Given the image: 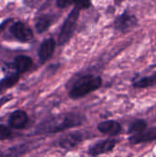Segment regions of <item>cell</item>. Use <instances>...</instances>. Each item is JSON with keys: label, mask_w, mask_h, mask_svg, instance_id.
I'll use <instances>...</instances> for the list:
<instances>
[{"label": "cell", "mask_w": 156, "mask_h": 157, "mask_svg": "<svg viewBox=\"0 0 156 157\" xmlns=\"http://www.w3.org/2000/svg\"><path fill=\"white\" fill-rule=\"evenodd\" d=\"M29 123V116L26 111L22 109H17L13 111L8 118V124L10 128L15 130L24 129Z\"/></svg>", "instance_id": "ba28073f"}, {"label": "cell", "mask_w": 156, "mask_h": 157, "mask_svg": "<svg viewBox=\"0 0 156 157\" xmlns=\"http://www.w3.org/2000/svg\"><path fill=\"white\" fill-rule=\"evenodd\" d=\"M130 142L133 144H141V143H150L153 141H156V127L145 130L143 132L131 135L130 137Z\"/></svg>", "instance_id": "4fadbf2b"}, {"label": "cell", "mask_w": 156, "mask_h": 157, "mask_svg": "<svg viewBox=\"0 0 156 157\" xmlns=\"http://www.w3.org/2000/svg\"><path fill=\"white\" fill-rule=\"evenodd\" d=\"M11 21H13V19H11V18H7V19L3 20V21L0 23V34L2 33V31L6 28V26H7Z\"/></svg>", "instance_id": "7402d4cb"}, {"label": "cell", "mask_w": 156, "mask_h": 157, "mask_svg": "<svg viewBox=\"0 0 156 157\" xmlns=\"http://www.w3.org/2000/svg\"><path fill=\"white\" fill-rule=\"evenodd\" d=\"M86 117L78 113H63L51 116L42 121L35 129V134H51L63 132L67 129L82 125Z\"/></svg>", "instance_id": "6da1fadb"}, {"label": "cell", "mask_w": 156, "mask_h": 157, "mask_svg": "<svg viewBox=\"0 0 156 157\" xmlns=\"http://www.w3.org/2000/svg\"><path fill=\"white\" fill-rule=\"evenodd\" d=\"M132 85L134 87H137V88H147V87L154 86L156 85V72L150 76H146V77H143L139 79L138 81L134 82Z\"/></svg>", "instance_id": "2e32d148"}, {"label": "cell", "mask_w": 156, "mask_h": 157, "mask_svg": "<svg viewBox=\"0 0 156 157\" xmlns=\"http://www.w3.org/2000/svg\"><path fill=\"white\" fill-rule=\"evenodd\" d=\"M53 20H54V17L51 15L47 14V15L40 16L35 23V29H36L37 33L41 34V33L45 32L46 30H48V29L53 23Z\"/></svg>", "instance_id": "9a60e30c"}, {"label": "cell", "mask_w": 156, "mask_h": 157, "mask_svg": "<svg viewBox=\"0 0 156 157\" xmlns=\"http://www.w3.org/2000/svg\"><path fill=\"white\" fill-rule=\"evenodd\" d=\"M74 7L81 10V9L89 8L92 5V2L91 0H74Z\"/></svg>", "instance_id": "d6986e66"}, {"label": "cell", "mask_w": 156, "mask_h": 157, "mask_svg": "<svg viewBox=\"0 0 156 157\" xmlns=\"http://www.w3.org/2000/svg\"><path fill=\"white\" fill-rule=\"evenodd\" d=\"M12 99H13V95H11V94L5 95L4 97L0 98V109H1L2 106H4L5 104H6L7 102H9Z\"/></svg>", "instance_id": "44dd1931"}, {"label": "cell", "mask_w": 156, "mask_h": 157, "mask_svg": "<svg viewBox=\"0 0 156 157\" xmlns=\"http://www.w3.org/2000/svg\"><path fill=\"white\" fill-rule=\"evenodd\" d=\"M74 0H56V6L59 8H65L72 4H74Z\"/></svg>", "instance_id": "ffe728a7"}, {"label": "cell", "mask_w": 156, "mask_h": 157, "mask_svg": "<svg viewBox=\"0 0 156 157\" xmlns=\"http://www.w3.org/2000/svg\"><path fill=\"white\" fill-rule=\"evenodd\" d=\"M55 48H56V41L53 38L45 39L40 43L38 50V55L40 63H46L52 57Z\"/></svg>", "instance_id": "52a82bcc"}, {"label": "cell", "mask_w": 156, "mask_h": 157, "mask_svg": "<svg viewBox=\"0 0 156 157\" xmlns=\"http://www.w3.org/2000/svg\"><path fill=\"white\" fill-rule=\"evenodd\" d=\"M79 17H80V9L74 7L62 25V28L58 36L59 45L61 46L65 45L73 38L76 26H77Z\"/></svg>", "instance_id": "3957f363"}, {"label": "cell", "mask_w": 156, "mask_h": 157, "mask_svg": "<svg viewBox=\"0 0 156 157\" xmlns=\"http://www.w3.org/2000/svg\"><path fill=\"white\" fill-rule=\"evenodd\" d=\"M138 25L139 20L137 17L127 9L123 11L122 14L118 16L113 22V28L121 33H128L135 29Z\"/></svg>", "instance_id": "277c9868"}, {"label": "cell", "mask_w": 156, "mask_h": 157, "mask_svg": "<svg viewBox=\"0 0 156 157\" xmlns=\"http://www.w3.org/2000/svg\"><path fill=\"white\" fill-rule=\"evenodd\" d=\"M33 65V61L29 56L27 55H18L14 59L13 67L18 74H24L29 71Z\"/></svg>", "instance_id": "7c38bea8"}, {"label": "cell", "mask_w": 156, "mask_h": 157, "mask_svg": "<svg viewBox=\"0 0 156 157\" xmlns=\"http://www.w3.org/2000/svg\"><path fill=\"white\" fill-rule=\"evenodd\" d=\"M98 131L103 134H108L111 136H116L120 134L122 131L120 123L116 121H107L98 124Z\"/></svg>", "instance_id": "8fae6325"}, {"label": "cell", "mask_w": 156, "mask_h": 157, "mask_svg": "<svg viewBox=\"0 0 156 157\" xmlns=\"http://www.w3.org/2000/svg\"><path fill=\"white\" fill-rule=\"evenodd\" d=\"M12 136V132L11 130L4 125V124H0V141H5L9 139Z\"/></svg>", "instance_id": "ac0fdd59"}, {"label": "cell", "mask_w": 156, "mask_h": 157, "mask_svg": "<svg viewBox=\"0 0 156 157\" xmlns=\"http://www.w3.org/2000/svg\"><path fill=\"white\" fill-rule=\"evenodd\" d=\"M31 149L29 143L13 145L0 152V157H22Z\"/></svg>", "instance_id": "30bf717a"}, {"label": "cell", "mask_w": 156, "mask_h": 157, "mask_svg": "<svg viewBox=\"0 0 156 157\" xmlns=\"http://www.w3.org/2000/svg\"><path fill=\"white\" fill-rule=\"evenodd\" d=\"M102 86V78L93 75H86L80 77L70 90L69 96L73 99L83 98L93 91L97 90Z\"/></svg>", "instance_id": "7a4b0ae2"}, {"label": "cell", "mask_w": 156, "mask_h": 157, "mask_svg": "<svg viewBox=\"0 0 156 157\" xmlns=\"http://www.w3.org/2000/svg\"><path fill=\"white\" fill-rule=\"evenodd\" d=\"M20 77V74L18 73H12L10 75H7L6 77L0 80V95H2L5 91L10 89L16 84L18 82Z\"/></svg>", "instance_id": "5bb4252c"}, {"label": "cell", "mask_w": 156, "mask_h": 157, "mask_svg": "<svg viewBox=\"0 0 156 157\" xmlns=\"http://www.w3.org/2000/svg\"><path fill=\"white\" fill-rule=\"evenodd\" d=\"M86 139V135L82 132H72L63 135L59 140V146L65 150H71L76 147Z\"/></svg>", "instance_id": "8992f818"}, {"label": "cell", "mask_w": 156, "mask_h": 157, "mask_svg": "<svg viewBox=\"0 0 156 157\" xmlns=\"http://www.w3.org/2000/svg\"><path fill=\"white\" fill-rule=\"evenodd\" d=\"M124 1H126V0H114V2H115L116 5H120V4L123 3Z\"/></svg>", "instance_id": "603a6c76"}, {"label": "cell", "mask_w": 156, "mask_h": 157, "mask_svg": "<svg viewBox=\"0 0 156 157\" xmlns=\"http://www.w3.org/2000/svg\"><path fill=\"white\" fill-rule=\"evenodd\" d=\"M9 31L13 37L20 42H29L34 37L32 29L22 21L13 22L9 28Z\"/></svg>", "instance_id": "5b68a950"}, {"label": "cell", "mask_w": 156, "mask_h": 157, "mask_svg": "<svg viewBox=\"0 0 156 157\" xmlns=\"http://www.w3.org/2000/svg\"><path fill=\"white\" fill-rule=\"evenodd\" d=\"M147 122L143 120H136L129 127V132L132 135L143 132L146 130Z\"/></svg>", "instance_id": "e0dca14e"}, {"label": "cell", "mask_w": 156, "mask_h": 157, "mask_svg": "<svg viewBox=\"0 0 156 157\" xmlns=\"http://www.w3.org/2000/svg\"><path fill=\"white\" fill-rule=\"evenodd\" d=\"M117 141L114 139H107L104 141H100L91 146L88 150V154L91 156H98L100 155L111 152L116 146Z\"/></svg>", "instance_id": "9c48e42d"}]
</instances>
